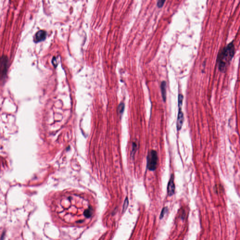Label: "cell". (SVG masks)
<instances>
[{
    "mask_svg": "<svg viewBox=\"0 0 240 240\" xmlns=\"http://www.w3.org/2000/svg\"><path fill=\"white\" fill-rule=\"evenodd\" d=\"M235 53V47L234 41H231L221 50L218 56V63L219 70L225 72L232 60Z\"/></svg>",
    "mask_w": 240,
    "mask_h": 240,
    "instance_id": "obj_1",
    "label": "cell"
},
{
    "mask_svg": "<svg viewBox=\"0 0 240 240\" xmlns=\"http://www.w3.org/2000/svg\"><path fill=\"white\" fill-rule=\"evenodd\" d=\"M158 157L155 150H151L147 156V167L150 171H154L157 169Z\"/></svg>",
    "mask_w": 240,
    "mask_h": 240,
    "instance_id": "obj_2",
    "label": "cell"
},
{
    "mask_svg": "<svg viewBox=\"0 0 240 240\" xmlns=\"http://www.w3.org/2000/svg\"><path fill=\"white\" fill-rule=\"evenodd\" d=\"M8 63L9 60L6 55L0 56V81L3 80L6 77Z\"/></svg>",
    "mask_w": 240,
    "mask_h": 240,
    "instance_id": "obj_3",
    "label": "cell"
},
{
    "mask_svg": "<svg viewBox=\"0 0 240 240\" xmlns=\"http://www.w3.org/2000/svg\"><path fill=\"white\" fill-rule=\"evenodd\" d=\"M175 184L174 183V175L173 174L171 175L170 180L169 181L167 185V193L169 196H172L174 195L175 192Z\"/></svg>",
    "mask_w": 240,
    "mask_h": 240,
    "instance_id": "obj_4",
    "label": "cell"
},
{
    "mask_svg": "<svg viewBox=\"0 0 240 240\" xmlns=\"http://www.w3.org/2000/svg\"><path fill=\"white\" fill-rule=\"evenodd\" d=\"M184 121V115L181 111V107H179V112L178 114L177 119L176 121V128L178 131L181 129Z\"/></svg>",
    "mask_w": 240,
    "mask_h": 240,
    "instance_id": "obj_5",
    "label": "cell"
},
{
    "mask_svg": "<svg viewBox=\"0 0 240 240\" xmlns=\"http://www.w3.org/2000/svg\"><path fill=\"white\" fill-rule=\"evenodd\" d=\"M47 36V32L44 30H40L38 31L34 37L33 40L35 42L37 43L40 41H43L45 40Z\"/></svg>",
    "mask_w": 240,
    "mask_h": 240,
    "instance_id": "obj_6",
    "label": "cell"
},
{
    "mask_svg": "<svg viewBox=\"0 0 240 240\" xmlns=\"http://www.w3.org/2000/svg\"><path fill=\"white\" fill-rule=\"evenodd\" d=\"M167 83L165 81H163L161 82L160 84V89H161V94H162V98L164 102L166 101L167 98Z\"/></svg>",
    "mask_w": 240,
    "mask_h": 240,
    "instance_id": "obj_7",
    "label": "cell"
},
{
    "mask_svg": "<svg viewBox=\"0 0 240 240\" xmlns=\"http://www.w3.org/2000/svg\"><path fill=\"white\" fill-rule=\"evenodd\" d=\"M183 100V96L181 94H179L178 95V107H182Z\"/></svg>",
    "mask_w": 240,
    "mask_h": 240,
    "instance_id": "obj_8",
    "label": "cell"
},
{
    "mask_svg": "<svg viewBox=\"0 0 240 240\" xmlns=\"http://www.w3.org/2000/svg\"><path fill=\"white\" fill-rule=\"evenodd\" d=\"M124 105L123 103L120 104L118 107V111L119 114H123V112L124 111Z\"/></svg>",
    "mask_w": 240,
    "mask_h": 240,
    "instance_id": "obj_9",
    "label": "cell"
},
{
    "mask_svg": "<svg viewBox=\"0 0 240 240\" xmlns=\"http://www.w3.org/2000/svg\"><path fill=\"white\" fill-rule=\"evenodd\" d=\"M167 210H168V208H167V207H165V208H164L163 209H162V211H161V213H160V219L163 218V217L164 216V215H165V213L167 212Z\"/></svg>",
    "mask_w": 240,
    "mask_h": 240,
    "instance_id": "obj_10",
    "label": "cell"
},
{
    "mask_svg": "<svg viewBox=\"0 0 240 240\" xmlns=\"http://www.w3.org/2000/svg\"><path fill=\"white\" fill-rule=\"evenodd\" d=\"M92 214V209H89L86 210L84 212V215H85V216H86V217H89L91 216V215Z\"/></svg>",
    "mask_w": 240,
    "mask_h": 240,
    "instance_id": "obj_11",
    "label": "cell"
},
{
    "mask_svg": "<svg viewBox=\"0 0 240 240\" xmlns=\"http://www.w3.org/2000/svg\"><path fill=\"white\" fill-rule=\"evenodd\" d=\"M165 3V1H162V0H160L157 1V6L158 7V8H162L163 6Z\"/></svg>",
    "mask_w": 240,
    "mask_h": 240,
    "instance_id": "obj_12",
    "label": "cell"
},
{
    "mask_svg": "<svg viewBox=\"0 0 240 240\" xmlns=\"http://www.w3.org/2000/svg\"><path fill=\"white\" fill-rule=\"evenodd\" d=\"M128 204H129V201H128V198H126L125 199V202H124V206H123V210L126 209L127 207L128 206Z\"/></svg>",
    "mask_w": 240,
    "mask_h": 240,
    "instance_id": "obj_13",
    "label": "cell"
}]
</instances>
